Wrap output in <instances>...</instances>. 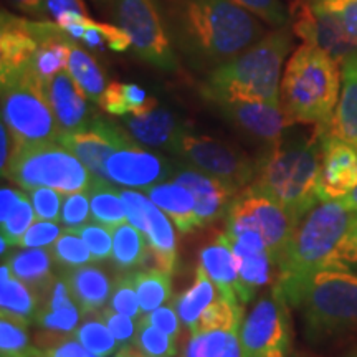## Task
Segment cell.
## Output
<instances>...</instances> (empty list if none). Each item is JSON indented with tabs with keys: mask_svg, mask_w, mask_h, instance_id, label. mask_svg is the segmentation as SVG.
Segmentation results:
<instances>
[{
	"mask_svg": "<svg viewBox=\"0 0 357 357\" xmlns=\"http://www.w3.org/2000/svg\"><path fill=\"white\" fill-rule=\"evenodd\" d=\"M29 197L32 200L37 220L56 223L61 220L60 208L63 207L65 194H61V192L55 189H48V187H37V189L30 190Z\"/></svg>",
	"mask_w": 357,
	"mask_h": 357,
	"instance_id": "48",
	"label": "cell"
},
{
	"mask_svg": "<svg viewBox=\"0 0 357 357\" xmlns=\"http://www.w3.org/2000/svg\"><path fill=\"white\" fill-rule=\"evenodd\" d=\"M151 258L146 235L131 223H121L113 229V265L119 271L144 266Z\"/></svg>",
	"mask_w": 357,
	"mask_h": 357,
	"instance_id": "29",
	"label": "cell"
},
{
	"mask_svg": "<svg viewBox=\"0 0 357 357\" xmlns=\"http://www.w3.org/2000/svg\"><path fill=\"white\" fill-rule=\"evenodd\" d=\"M91 217V207H89L88 192H73V194H65L63 207H61V223L66 229H77Z\"/></svg>",
	"mask_w": 357,
	"mask_h": 357,
	"instance_id": "49",
	"label": "cell"
},
{
	"mask_svg": "<svg viewBox=\"0 0 357 357\" xmlns=\"http://www.w3.org/2000/svg\"><path fill=\"white\" fill-rule=\"evenodd\" d=\"M35 357H98L89 352L73 334H55L43 331L37 339Z\"/></svg>",
	"mask_w": 357,
	"mask_h": 357,
	"instance_id": "42",
	"label": "cell"
},
{
	"mask_svg": "<svg viewBox=\"0 0 357 357\" xmlns=\"http://www.w3.org/2000/svg\"><path fill=\"white\" fill-rule=\"evenodd\" d=\"M289 306L300 311L312 344L357 336V271L329 266L288 283H276Z\"/></svg>",
	"mask_w": 357,
	"mask_h": 357,
	"instance_id": "2",
	"label": "cell"
},
{
	"mask_svg": "<svg viewBox=\"0 0 357 357\" xmlns=\"http://www.w3.org/2000/svg\"><path fill=\"white\" fill-rule=\"evenodd\" d=\"M66 281L71 298L83 312V318L93 312H100L109 301L111 280L100 266L82 265L60 271Z\"/></svg>",
	"mask_w": 357,
	"mask_h": 357,
	"instance_id": "23",
	"label": "cell"
},
{
	"mask_svg": "<svg viewBox=\"0 0 357 357\" xmlns=\"http://www.w3.org/2000/svg\"><path fill=\"white\" fill-rule=\"evenodd\" d=\"M200 266L208 278L213 281L218 293L230 303L247 305L250 301L247 291L242 287L234 250L225 234H218L207 247L200 252Z\"/></svg>",
	"mask_w": 357,
	"mask_h": 357,
	"instance_id": "21",
	"label": "cell"
},
{
	"mask_svg": "<svg viewBox=\"0 0 357 357\" xmlns=\"http://www.w3.org/2000/svg\"><path fill=\"white\" fill-rule=\"evenodd\" d=\"M171 178L177 184L184 185L194 195L199 227L212 225L222 217H227L231 202L242 192L234 184L200 172L194 167H178L174 171Z\"/></svg>",
	"mask_w": 357,
	"mask_h": 357,
	"instance_id": "18",
	"label": "cell"
},
{
	"mask_svg": "<svg viewBox=\"0 0 357 357\" xmlns=\"http://www.w3.org/2000/svg\"><path fill=\"white\" fill-rule=\"evenodd\" d=\"M0 141H2V155H0V167H2V174L6 172L8 166V160L13 153V147H15V141H13L12 132L8 131V128L2 123L0 126Z\"/></svg>",
	"mask_w": 357,
	"mask_h": 357,
	"instance_id": "59",
	"label": "cell"
},
{
	"mask_svg": "<svg viewBox=\"0 0 357 357\" xmlns=\"http://www.w3.org/2000/svg\"><path fill=\"white\" fill-rule=\"evenodd\" d=\"M339 22L342 30L357 45V0H316Z\"/></svg>",
	"mask_w": 357,
	"mask_h": 357,
	"instance_id": "50",
	"label": "cell"
},
{
	"mask_svg": "<svg viewBox=\"0 0 357 357\" xmlns=\"http://www.w3.org/2000/svg\"><path fill=\"white\" fill-rule=\"evenodd\" d=\"M218 294L220 293H218L213 281L208 278V275L205 273L204 268L199 265L197 270H195L194 284H192L187 291L178 294L176 300H174L172 306L174 310L177 311L182 324H184L189 331H192V329L197 326L204 311L217 300Z\"/></svg>",
	"mask_w": 357,
	"mask_h": 357,
	"instance_id": "28",
	"label": "cell"
},
{
	"mask_svg": "<svg viewBox=\"0 0 357 357\" xmlns=\"http://www.w3.org/2000/svg\"><path fill=\"white\" fill-rule=\"evenodd\" d=\"M341 93V65L312 45L289 56L280 86V105L291 124L328 129Z\"/></svg>",
	"mask_w": 357,
	"mask_h": 357,
	"instance_id": "5",
	"label": "cell"
},
{
	"mask_svg": "<svg viewBox=\"0 0 357 357\" xmlns=\"http://www.w3.org/2000/svg\"><path fill=\"white\" fill-rule=\"evenodd\" d=\"M144 318L149 321L151 324L159 328L160 331L167 333L169 336H172L174 339L181 336L182 321L178 318L177 311L174 310V306H159L158 310L147 312Z\"/></svg>",
	"mask_w": 357,
	"mask_h": 357,
	"instance_id": "53",
	"label": "cell"
},
{
	"mask_svg": "<svg viewBox=\"0 0 357 357\" xmlns=\"http://www.w3.org/2000/svg\"><path fill=\"white\" fill-rule=\"evenodd\" d=\"M86 192L89 197L93 220L102 223L106 227H111V229H114V227L121 225V223L128 220L121 190H116L109 184V181L95 177Z\"/></svg>",
	"mask_w": 357,
	"mask_h": 357,
	"instance_id": "31",
	"label": "cell"
},
{
	"mask_svg": "<svg viewBox=\"0 0 357 357\" xmlns=\"http://www.w3.org/2000/svg\"><path fill=\"white\" fill-rule=\"evenodd\" d=\"M2 176L24 189L48 187L61 194L86 190L95 178L82 160L58 141L15 144Z\"/></svg>",
	"mask_w": 357,
	"mask_h": 357,
	"instance_id": "8",
	"label": "cell"
},
{
	"mask_svg": "<svg viewBox=\"0 0 357 357\" xmlns=\"http://www.w3.org/2000/svg\"><path fill=\"white\" fill-rule=\"evenodd\" d=\"M105 172L106 181L116 185L146 190L172 177L174 167L169 160L147 153L132 141L111 154L106 160Z\"/></svg>",
	"mask_w": 357,
	"mask_h": 357,
	"instance_id": "15",
	"label": "cell"
},
{
	"mask_svg": "<svg viewBox=\"0 0 357 357\" xmlns=\"http://www.w3.org/2000/svg\"><path fill=\"white\" fill-rule=\"evenodd\" d=\"M223 118L243 134L260 141L266 147L283 139L293 126L281 105L263 101H220L213 102Z\"/></svg>",
	"mask_w": 357,
	"mask_h": 357,
	"instance_id": "16",
	"label": "cell"
},
{
	"mask_svg": "<svg viewBox=\"0 0 357 357\" xmlns=\"http://www.w3.org/2000/svg\"><path fill=\"white\" fill-rule=\"evenodd\" d=\"M339 202L344 205L347 211L357 212V185H356V189H352L349 194H347L346 197H342Z\"/></svg>",
	"mask_w": 357,
	"mask_h": 357,
	"instance_id": "61",
	"label": "cell"
},
{
	"mask_svg": "<svg viewBox=\"0 0 357 357\" xmlns=\"http://www.w3.org/2000/svg\"><path fill=\"white\" fill-rule=\"evenodd\" d=\"M2 79V121L15 144L58 141L60 128L53 114L47 84L30 66L0 73Z\"/></svg>",
	"mask_w": 357,
	"mask_h": 357,
	"instance_id": "7",
	"label": "cell"
},
{
	"mask_svg": "<svg viewBox=\"0 0 357 357\" xmlns=\"http://www.w3.org/2000/svg\"><path fill=\"white\" fill-rule=\"evenodd\" d=\"M102 321L109 328V331L113 333L116 341H118L119 347L132 346L134 337H136V329L137 324H134L132 318H129L126 314L111 310V307H102L101 310Z\"/></svg>",
	"mask_w": 357,
	"mask_h": 357,
	"instance_id": "51",
	"label": "cell"
},
{
	"mask_svg": "<svg viewBox=\"0 0 357 357\" xmlns=\"http://www.w3.org/2000/svg\"><path fill=\"white\" fill-rule=\"evenodd\" d=\"M50 253L53 258V265L60 271L88 265L89 261H93L88 245L84 243V240L77 231L71 229H65L61 231L56 242L50 247Z\"/></svg>",
	"mask_w": 357,
	"mask_h": 357,
	"instance_id": "39",
	"label": "cell"
},
{
	"mask_svg": "<svg viewBox=\"0 0 357 357\" xmlns=\"http://www.w3.org/2000/svg\"><path fill=\"white\" fill-rule=\"evenodd\" d=\"M354 212L339 200H324L312 207L294 231L287 253L278 265L276 283L305 278L329 266H351L342 261V243Z\"/></svg>",
	"mask_w": 357,
	"mask_h": 357,
	"instance_id": "6",
	"label": "cell"
},
{
	"mask_svg": "<svg viewBox=\"0 0 357 357\" xmlns=\"http://www.w3.org/2000/svg\"><path fill=\"white\" fill-rule=\"evenodd\" d=\"M153 202L162 211L181 234H190L199 229L197 217H195L194 195L177 182H160L144 190Z\"/></svg>",
	"mask_w": 357,
	"mask_h": 357,
	"instance_id": "25",
	"label": "cell"
},
{
	"mask_svg": "<svg viewBox=\"0 0 357 357\" xmlns=\"http://www.w3.org/2000/svg\"><path fill=\"white\" fill-rule=\"evenodd\" d=\"M215 357H242V346H240V331L230 334L229 341Z\"/></svg>",
	"mask_w": 357,
	"mask_h": 357,
	"instance_id": "60",
	"label": "cell"
},
{
	"mask_svg": "<svg viewBox=\"0 0 357 357\" xmlns=\"http://www.w3.org/2000/svg\"><path fill=\"white\" fill-rule=\"evenodd\" d=\"M172 153L189 167L222 178L240 190L247 189L257 174V162L235 146L215 137L194 134L189 129L182 134Z\"/></svg>",
	"mask_w": 357,
	"mask_h": 357,
	"instance_id": "12",
	"label": "cell"
},
{
	"mask_svg": "<svg viewBox=\"0 0 357 357\" xmlns=\"http://www.w3.org/2000/svg\"><path fill=\"white\" fill-rule=\"evenodd\" d=\"M134 287L139 298L141 310L144 314L158 310L172 296L171 273L159 270V268H147L132 273Z\"/></svg>",
	"mask_w": 357,
	"mask_h": 357,
	"instance_id": "35",
	"label": "cell"
},
{
	"mask_svg": "<svg viewBox=\"0 0 357 357\" xmlns=\"http://www.w3.org/2000/svg\"><path fill=\"white\" fill-rule=\"evenodd\" d=\"M47 95L61 132L77 131L95 119L96 114L89 108L88 98L71 78L68 70L60 71L50 79L47 84Z\"/></svg>",
	"mask_w": 357,
	"mask_h": 357,
	"instance_id": "22",
	"label": "cell"
},
{
	"mask_svg": "<svg viewBox=\"0 0 357 357\" xmlns=\"http://www.w3.org/2000/svg\"><path fill=\"white\" fill-rule=\"evenodd\" d=\"M82 24L84 26L82 42L93 50L109 48L116 53H123L132 48L131 38L119 25L96 22L89 19L88 15H82Z\"/></svg>",
	"mask_w": 357,
	"mask_h": 357,
	"instance_id": "37",
	"label": "cell"
},
{
	"mask_svg": "<svg viewBox=\"0 0 357 357\" xmlns=\"http://www.w3.org/2000/svg\"><path fill=\"white\" fill-rule=\"evenodd\" d=\"M114 12L141 60L162 71L177 70L174 43L158 0H114Z\"/></svg>",
	"mask_w": 357,
	"mask_h": 357,
	"instance_id": "11",
	"label": "cell"
},
{
	"mask_svg": "<svg viewBox=\"0 0 357 357\" xmlns=\"http://www.w3.org/2000/svg\"><path fill=\"white\" fill-rule=\"evenodd\" d=\"M341 257L346 265H357V212H354L349 231H347L344 243H342Z\"/></svg>",
	"mask_w": 357,
	"mask_h": 357,
	"instance_id": "55",
	"label": "cell"
},
{
	"mask_svg": "<svg viewBox=\"0 0 357 357\" xmlns=\"http://www.w3.org/2000/svg\"><path fill=\"white\" fill-rule=\"evenodd\" d=\"M182 357H207V344L204 333H190L189 341L182 351Z\"/></svg>",
	"mask_w": 357,
	"mask_h": 357,
	"instance_id": "58",
	"label": "cell"
},
{
	"mask_svg": "<svg viewBox=\"0 0 357 357\" xmlns=\"http://www.w3.org/2000/svg\"><path fill=\"white\" fill-rule=\"evenodd\" d=\"M83 312L77 303L75 305L60 307L53 311H38L35 324L40 326L43 331L55 334H73L79 326V319Z\"/></svg>",
	"mask_w": 357,
	"mask_h": 357,
	"instance_id": "44",
	"label": "cell"
},
{
	"mask_svg": "<svg viewBox=\"0 0 357 357\" xmlns=\"http://www.w3.org/2000/svg\"><path fill=\"white\" fill-rule=\"evenodd\" d=\"M132 346L139 349L146 357H176L178 354L177 339L160 331L144 316L137 321L136 337H134Z\"/></svg>",
	"mask_w": 357,
	"mask_h": 357,
	"instance_id": "40",
	"label": "cell"
},
{
	"mask_svg": "<svg viewBox=\"0 0 357 357\" xmlns=\"http://www.w3.org/2000/svg\"><path fill=\"white\" fill-rule=\"evenodd\" d=\"M289 17L296 37L328 53L339 65L357 53V45L347 37L331 13L316 0H293L289 6Z\"/></svg>",
	"mask_w": 357,
	"mask_h": 357,
	"instance_id": "13",
	"label": "cell"
},
{
	"mask_svg": "<svg viewBox=\"0 0 357 357\" xmlns=\"http://www.w3.org/2000/svg\"><path fill=\"white\" fill-rule=\"evenodd\" d=\"M132 141L121 124L111 123L101 116H95L88 126L58 136V142L77 155L93 176L100 178H106L105 166L111 154Z\"/></svg>",
	"mask_w": 357,
	"mask_h": 357,
	"instance_id": "14",
	"label": "cell"
},
{
	"mask_svg": "<svg viewBox=\"0 0 357 357\" xmlns=\"http://www.w3.org/2000/svg\"><path fill=\"white\" fill-rule=\"evenodd\" d=\"M328 131L357 149V53L341 65V93Z\"/></svg>",
	"mask_w": 357,
	"mask_h": 357,
	"instance_id": "24",
	"label": "cell"
},
{
	"mask_svg": "<svg viewBox=\"0 0 357 357\" xmlns=\"http://www.w3.org/2000/svg\"><path fill=\"white\" fill-rule=\"evenodd\" d=\"M55 22H35L3 10L0 24V73L30 66L40 42Z\"/></svg>",
	"mask_w": 357,
	"mask_h": 357,
	"instance_id": "19",
	"label": "cell"
},
{
	"mask_svg": "<svg viewBox=\"0 0 357 357\" xmlns=\"http://www.w3.org/2000/svg\"><path fill=\"white\" fill-rule=\"evenodd\" d=\"M12 276L24 281L26 287L38 291L53 278L52 253L45 248H26L7 258Z\"/></svg>",
	"mask_w": 357,
	"mask_h": 357,
	"instance_id": "32",
	"label": "cell"
},
{
	"mask_svg": "<svg viewBox=\"0 0 357 357\" xmlns=\"http://www.w3.org/2000/svg\"><path fill=\"white\" fill-rule=\"evenodd\" d=\"M321 131V171L318 195L324 200H341L357 185V149L337 139L328 129Z\"/></svg>",
	"mask_w": 357,
	"mask_h": 357,
	"instance_id": "17",
	"label": "cell"
},
{
	"mask_svg": "<svg viewBox=\"0 0 357 357\" xmlns=\"http://www.w3.org/2000/svg\"><path fill=\"white\" fill-rule=\"evenodd\" d=\"M146 240L149 243L151 258L155 263V268L171 273L177 261V245L174 229L160 208L153 200L146 205Z\"/></svg>",
	"mask_w": 357,
	"mask_h": 357,
	"instance_id": "26",
	"label": "cell"
},
{
	"mask_svg": "<svg viewBox=\"0 0 357 357\" xmlns=\"http://www.w3.org/2000/svg\"><path fill=\"white\" fill-rule=\"evenodd\" d=\"M298 225L300 223L291 213L276 200L247 187L236 195L227 212L225 234L255 231L263 238L268 255L278 268Z\"/></svg>",
	"mask_w": 357,
	"mask_h": 357,
	"instance_id": "9",
	"label": "cell"
},
{
	"mask_svg": "<svg viewBox=\"0 0 357 357\" xmlns=\"http://www.w3.org/2000/svg\"><path fill=\"white\" fill-rule=\"evenodd\" d=\"M111 357H146V356L142 354L139 349H136L134 346H126V347H121V349Z\"/></svg>",
	"mask_w": 357,
	"mask_h": 357,
	"instance_id": "62",
	"label": "cell"
},
{
	"mask_svg": "<svg viewBox=\"0 0 357 357\" xmlns=\"http://www.w3.org/2000/svg\"><path fill=\"white\" fill-rule=\"evenodd\" d=\"M73 337L98 357H111L121 349L113 333L102 321L101 311L84 316L83 323L73 333Z\"/></svg>",
	"mask_w": 357,
	"mask_h": 357,
	"instance_id": "36",
	"label": "cell"
},
{
	"mask_svg": "<svg viewBox=\"0 0 357 357\" xmlns=\"http://www.w3.org/2000/svg\"><path fill=\"white\" fill-rule=\"evenodd\" d=\"M25 194H22L19 190L6 189L3 187L0 192V220H6V218L13 212V208L20 204V200L24 199Z\"/></svg>",
	"mask_w": 357,
	"mask_h": 357,
	"instance_id": "56",
	"label": "cell"
},
{
	"mask_svg": "<svg viewBox=\"0 0 357 357\" xmlns=\"http://www.w3.org/2000/svg\"><path fill=\"white\" fill-rule=\"evenodd\" d=\"M37 344H32L29 328L15 321H0V357H35Z\"/></svg>",
	"mask_w": 357,
	"mask_h": 357,
	"instance_id": "41",
	"label": "cell"
},
{
	"mask_svg": "<svg viewBox=\"0 0 357 357\" xmlns=\"http://www.w3.org/2000/svg\"><path fill=\"white\" fill-rule=\"evenodd\" d=\"M229 242L234 250L242 287L252 300L258 288L270 283L273 273H276V278H278V268L268 255L266 248L252 247V245L242 243L238 240H229Z\"/></svg>",
	"mask_w": 357,
	"mask_h": 357,
	"instance_id": "27",
	"label": "cell"
},
{
	"mask_svg": "<svg viewBox=\"0 0 357 357\" xmlns=\"http://www.w3.org/2000/svg\"><path fill=\"white\" fill-rule=\"evenodd\" d=\"M243 305L230 303L218 296L204 314L200 316L197 326L190 333L197 331H240L243 323Z\"/></svg>",
	"mask_w": 357,
	"mask_h": 357,
	"instance_id": "38",
	"label": "cell"
},
{
	"mask_svg": "<svg viewBox=\"0 0 357 357\" xmlns=\"http://www.w3.org/2000/svg\"><path fill=\"white\" fill-rule=\"evenodd\" d=\"M342 357H357V346H356V347H352L351 351H347L346 354L342 356Z\"/></svg>",
	"mask_w": 357,
	"mask_h": 357,
	"instance_id": "63",
	"label": "cell"
},
{
	"mask_svg": "<svg viewBox=\"0 0 357 357\" xmlns=\"http://www.w3.org/2000/svg\"><path fill=\"white\" fill-rule=\"evenodd\" d=\"M291 50L288 26L273 30L231 60L217 66L202 86L211 102L263 101L280 105L281 70Z\"/></svg>",
	"mask_w": 357,
	"mask_h": 357,
	"instance_id": "4",
	"label": "cell"
},
{
	"mask_svg": "<svg viewBox=\"0 0 357 357\" xmlns=\"http://www.w3.org/2000/svg\"><path fill=\"white\" fill-rule=\"evenodd\" d=\"M33 220H37V215H35L32 200L24 195V199L13 208L10 215L6 220H0V223H2V236L7 240L8 245H19L25 231L32 227Z\"/></svg>",
	"mask_w": 357,
	"mask_h": 357,
	"instance_id": "46",
	"label": "cell"
},
{
	"mask_svg": "<svg viewBox=\"0 0 357 357\" xmlns=\"http://www.w3.org/2000/svg\"><path fill=\"white\" fill-rule=\"evenodd\" d=\"M172 43L192 63L220 66L265 37L258 17L231 0H166Z\"/></svg>",
	"mask_w": 357,
	"mask_h": 357,
	"instance_id": "1",
	"label": "cell"
},
{
	"mask_svg": "<svg viewBox=\"0 0 357 357\" xmlns=\"http://www.w3.org/2000/svg\"><path fill=\"white\" fill-rule=\"evenodd\" d=\"M321 131L310 136L287 137L266 147L257 160V174L250 189L261 192L291 213L300 223L321 200L318 182L321 171Z\"/></svg>",
	"mask_w": 357,
	"mask_h": 357,
	"instance_id": "3",
	"label": "cell"
},
{
	"mask_svg": "<svg viewBox=\"0 0 357 357\" xmlns=\"http://www.w3.org/2000/svg\"><path fill=\"white\" fill-rule=\"evenodd\" d=\"M95 2H101L102 3V2H108V0H95Z\"/></svg>",
	"mask_w": 357,
	"mask_h": 357,
	"instance_id": "64",
	"label": "cell"
},
{
	"mask_svg": "<svg viewBox=\"0 0 357 357\" xmlns=\"http://www.w3.org/2000/svg\"><path fill=\"white\" fill-rule=\"evenodd\" d=\"M121 126L139 144L167 149L171 153L182 134L187 131L184 123L178 121L171 111L159 108L158 105L142 113L123 116Z\"/></svg>",
	"mask_w": 357,
	"mask_h": 357,
	"instance_id": "20",
	"label": "cell"
},
{
	"mask_svg": "<svg viewBox=\"0 0 357 357\" xmlns=\"http://www.w3.org/2000/svg\"><path fill=\"white\" fill-rule=\"evenodd\" d=\"M106 113L113 116H123L142 113V111L153 108L158 105L154 98L147 96V93L141 86L134 83L113 82L106 86L105 93L98 101Z\"/></svg>",
	"mask_w": 357,
	"mask_h": 357,
	"instance_id": "33",
	"label": "cell"
},
{
	"mask_svg": "<svg viewBox=\"0 0 357 357\" xmlns=\"http://www.w3.org/2000/svg\"><path fill=\"white\" fill-rule=\"evenodd\" d=\"M0 307L2 318H7L15 323H20L29 328L35 324L38 312V298L24 281L12 276L8 281L0 283Z\"/></svg>",
	"mask_w": 357,
	"mask_h": 357,
	"instance_id": "30",
	"label": "cell"
},
{
	"mask_svg": "<svg viewBox=\"0 0 357 357\" xmlns=\"http://www.w3.org/2000/svg\"><path fill=\"white\" fill-rule=\"evenodd\" d=\"M289 303L278 284L263 294L240 328L242 357H288L293 344Z\"/></svg>",
	"mask_w": 357,
	"mask_h": 357,
	"instance_id": "10",
	"label": "cell"
},
{
	"mask_svg": "<svg viewBox=\"0 0 357 357\" xmlns=\"http://www.w3.org/2000/svg\"><path fill=\"white\" fill-rule=\"evenodd\" d=\"M75 230L88 245L93 261H105L113 255V229L102 223H84Z\"/></svg>",
	"mask_w": 357,
	"mask_h": 357,
	"instance_id": "45",
	"label": "cell"
},
{
	"mask_svg": "<svg viewBox=\"0 0 357 357\" xmlns=\"http://www.w3.org/2000/svg\"><path fill=\"white\" fill-rule=\"evenodd\" d=\"M78 13V15H88L83 0H47V15L53 22H58L61 17Z\"/></svg>",
	"mask_w": 357,
	"mask_h": 357,
	"instance_id": "54",
	"label": "cell"
},
{
	"mask_svg": "<svg viewBox=\"0 0 357 357\" xmlns=\"http://www.w3.org/2000/svg\"><path fill=\"white\" fill-rule=\"evenodd\" d=\"M61 235V229L56 222L37 220L32 223L25 235L22 236L19 247L20 248H45L52 247L56 242L58 236Z\"/></svg>",
	"mask_w": 357,
	"mask_h": 357,
	"instance_id": "52",
	"label": "cell"
},
{
	"mask_svg": "<svg viewBox=\"0 0 357 357\" xmlns=\"http://www.w3.org/2000/svg\"><path fill=\"white\" fill-rule=\"evenodd\" d=\"M8 3L22 13L30 17L47 15V0H8Z\"/></svg>",
	"mask_w": 357,
	"mask_h": 357,
	"instance_id": "57",
	"label": "cell"
},
{
	"mask_svg": "<svg viewBox=\"0 0 357 357\" xmlns=\"http://www.w3.org/2000/svg\"><path fill=\"white\" fill-rule=\"evenodd\" d=\"M231 2L243 7L245 10L253 13L261 22L273 25L276 29L291 24L289 10L281 0H231Z\"/></svg>",
	"mask_w": 357,
	"mask_h": 357,
	"instance_id": "47",
	"label": "cell"
},
{
	"mask_svg": "<svg viewBox=\"0 0 357 357\" xmlns=\"http://www.w3.org/2000/svg\"><path fill=\"white\" fill-rule=\"evenodd\" d=\"M109 307L136 321L142 318L144 312L141 310L139 298H137L136 287H134L132 273L123 271V275L116 276V280L113 281V289H111Z\"/></svg>",
	"mask_w": 357,
	"mask_h": 357,
	"instance_id": "43",
	"label": "cell"
},
{
	"mask_svg": "<svg viewBox=\"0 0 357 357\" xmlns=\"http://www.w3.org/2000/svg\"><path fill=\"white\" fill-rule=\"evenodd\" d=\"M71 78L78 84L83 95L88 100L98 102L106 89V78L100 65L89 53L83 50L79 45L75 42L71 47L68 66H66Z\"/></svg>",
	"mask_w": 357,
	"mask_h": 357,
	"instance_id": "34",
	"label": "cell"
}]
</instances>
